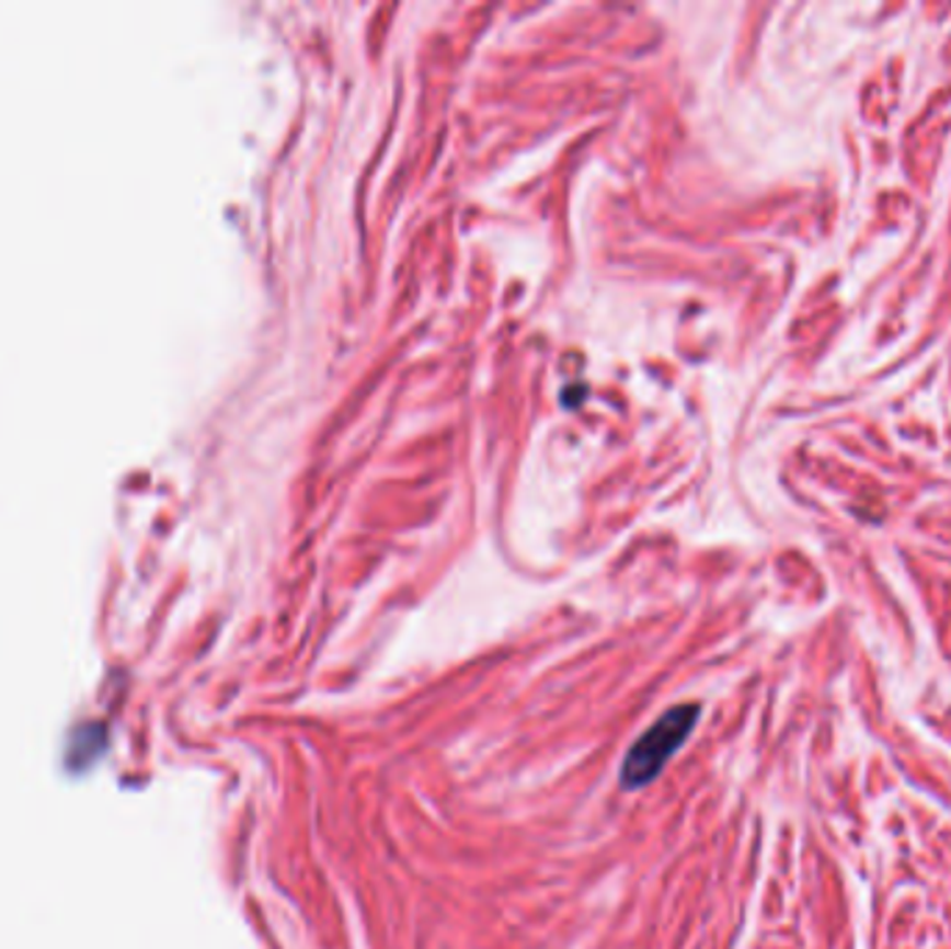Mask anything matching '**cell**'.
Masks as SVG:
<instances>
[{"instance_id": "1", "label": "cell", "mask_w": 951, "mask_h": 949, "mask_svg": "<svg viewBox=\"0 0 951 949\" xmlns=\"http://www.w3.org/2000/svg\"><path fill=\"white\" fill-rule=\"evenodd\" d=\"M701 708L699 705H679L663 713L643 735L632 744L623 763H620V786L627 791H638V788L649 786L665 763L676 755L681 744L690 738L692 727L699 721Z\"/></svg>"}]
</instances>
